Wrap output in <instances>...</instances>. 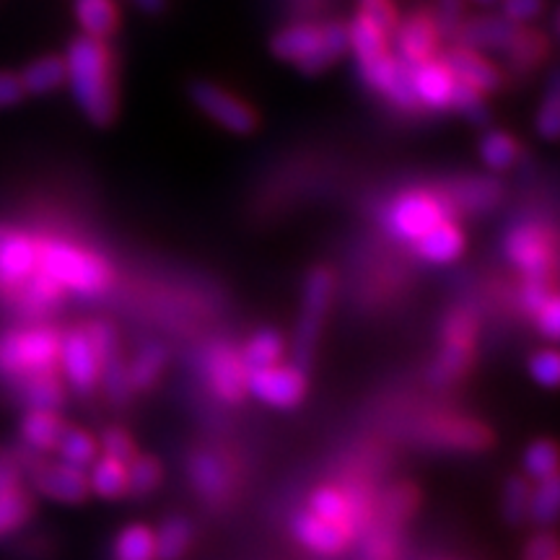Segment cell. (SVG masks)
Masks as SVG:
<instances>
[{
  "label": "cell",
  "mask_w": 560,
  "mask_h": 560,
  "mask_svg": "<svg viewBox=\"0 0 560 560\" xmlns=\"http://www.w3.org/2000/svg\"><path fill=\"white\" fill-rule=\"evenodd\" d=\"M66 81L91 122H112L117 109L115 81H112L109 52L102 39L81 37L70 42L66 55Z\"/></svg>",
  "instance_id": "6da1fadb"
},
{
  "label": "cell",
  "mask_w": 560,
  "mask_h": 560,
  "mask_svg": "<svg viewBox=\"0 0 560 560\" xmlns=\"http://www.w3.org/2000/svg\"><path fill=\"white\" fill-rule=\"evenodd\" d=\"M37 268L45 272L47 278L55 280L60 289L86 293V296L102 293L109 285L107 265H104L100 257L70 247V244H37Z\"/></svg>",
  "instance_id": "7a4b0ae2"
},
{
  "label": "cell",
  "mask_w": 560,
  "mask_h": 560,
  "mask_svg": "<svg viewBox=\"0 0 560 560\" xmlns=\"http://www.w3.org/2000/svg\"><path fill=\"white\" fill-rule=\"evenodd\" d=\"M60 355V335L37 327V330H11L0 335V376L21 382L26 376L55 371Z\"/></svg>",
  "instance_id": "3957f363"
},
{
  "label": "cell",
  "mask_w": 560,
  "mask_h": 560,
  "mask_svg": "<svg viewBox=\"0 0 560 560\" xmlns=\"http://www.w3.org/2000/svg\"><path fill=\"white\" fill-rule=\"evenodd\" d=\"M332 272L327 268H317L306 276L296 335H293V361H296V369L301 371L312 366L314 353H317L322 325H325L327 310H330L332 301Z\"/></svg>",
  "instance_id": "277c9868"
},
{
  "label": "cell",
  "mask_w": 560,
  "mask_h": 560,
  "mask_svg": "<svg viewBox=\"0 0 560 560\" xmlns=\"http://www.w3.org/2000/svg\"><path fill=\"white\" fill-rule=\"evenodd\" d=\"M472 330H475V322L462 312L454 314V317H450V322H446L444 348H441V355L431 366L433 384L446 387V384H452L457 376H462V371L470 366Z\"/></svg>",
  "instance_id": "5b68a950"
},
{
  "label": "cell",
  "mask_w": 560,
  "mask_h": 560,
  "mask_svg": "<svg viewBox=\"0 0 560 560\" xmlns=\"http://www.w3.org/2000/svg\"><path fill=\"white\" fill-rule=\"evenodd\" d=\"M247 389L272 408H296L306 395V376L296 366L257 369L247 374Z\"/></svg>",
  "instance_id": "8992f818"
},
{
  "label": "cell",
  "mask_w": 560,
  "mask_h": 560,
  "mask_svg": "<svg viewBox=\"0 0 560 560\" xmlns=\"http://www.w3.org/2000/svg\"><path fill=\"white\" fill-rule=\"evenodd\" d=\"M506 257L520 268L527 280H550L552 247L542 229L537 226H516L506 236Z\"/></svg>",
  "instance_id": "52a82bcc"
},
{
  "label": "cell",
  "mask_w": 560,
  "mask_h": 560,
  "mask_svg": "<svg viewBox=\"0 0 560 560\" xmlns=\"http://www.w3.org/2000/svg\"><path fill=\"white\" fill-rule=\"evenodd\" d=\"M192 100L208 117H213L221 128H226L231 132L247 136V132L257 128L255 112H252L242 100H236L234 94L215 86V83H195Z\"/></svg>",
  "instance_id": "ba28073f"
},
{
  "label": "cell",
  "mask_w": 560,
  "mask_h": 560,
  "mask_svg": "<svg viewBox=\"0 0 560 560\" xmlns=\"http://www.w3.org/2000/svg\"><path fill=\"white\" fill-rule=\"evenodd\" d=\"M37 270V244L9 226H0V296H9Z\"/></svg>",
  "instance_id": "9c48e42d"
},
{
  "label": "cell",
  "mask_w": 560,
  "mask_h": 560,
  "mask_svg": "<svg viewBox=\"0 0 560 560\" xmlns=\"http://www.w3.org/2000/svg\"><path fill=\"white\" fill-rule=\"evenodd\" d=\"M450 210L444 202L431 200L429 195H405L389 208V229L405 240H420L425 231L446 219Z\"/></svg>",
  "instance_id": "30bf717a"
},
{
  "label": "cell",
  "mask_w": 560,
  "mask_h": 560,
  "mask_svg": "<svg viewBox=\"0 0 560 560\" xmlns=\"http://www.w3.org/2000/svg\"><path fill=\"white\" fill-rule=\"evenodd\" d=\"M32 486L37 493L60 503H81L89 495V478L81 467L66 465H45L37 462L32 467Z\"/></svg>",
  "instance_id": "8fae6325"
},
{
  "label": "cell",
  "mask_w": 560,
  "mask_h": 560,
  "mask_svg": "<svg viewBox=\"0 0 560 560\" xmlns=\"http://www.w3.org/2000/svg\"><path fill=\"white\" fill-rule=\"evenodd\" d=\"M60 363L66 371V380L73 384L75 392L81 395H91L100 382V359H96L94 348L89 346L86 335L81 332H68L66 338H60Z\"/></svg>",
  "instance_id": "7c38bea8"
},
{
  "label": "cell",
  "mask_w": 560,
  "mask_h": 560,
  "mask_svg": "<svg viewBox=\"0 0 560 560\" xmlns=\"http://www.w3.org/2000/svg\"><path fill=\"white\" fill-rule=\"evenodd\" d=\"M291 529L301 545L322 556H335L348 545V529L340 524H332L312 511H299L291 520Z\"/></svg>",
  "instance_id": "4fadbf2b"
},
{
  "label": "cell",
  "mask_w": 560,
  "mask_h": 560,
  "mask_svg": "<svg viewBox=\"0 0 560 560\" xmlns=\"http://www.w3.org/2000/svg\"><path fill=\"white\" fill-rule=\"evenodd\" d=\"M397 58L418 66L429 60L439 45V32L433 26V19L425 13L410 16L402 26H397Z\"/></svg>",
  "instance_id": "5bb4252c"
},
{
  "label": "cell",
  "mask_w": 560,
  "mask_h": 560,
  "mask_svg": "<svg viewBox=\"0 0 560 560\" xmlns=\"http://www.w3.org/2000/svg\"><path fill=\"white\" fill-rule=\"evenodd\" d=\"M208 376L213 389L223 400L240 402L247 392V371L242 366V359L231 353V348H213L208 353Z\"/></svg>",
  "instance_id": "9a60e30c"
},
{
  "label": "cell",
  "mask_w": 560,
  "mask_h": 560,
  "mask_svg": "<svg viewBox=\"0 0 560 560\" xmlns=\"http://www.w3.org/2000/svg\"><path fill=\"white\" fill-rule=\"evenodd\" d=\"M446 70L452 73L454 81L467 83V86L478 89L480 94L486 91H495L501 86L499 70L490 66L488 60H482L475 50H467V47H457L444 58Z\"/></svg>",
  "instance_id": "2e32d148"
},
{
  "label": "cell",
  "mask_w": 560,
  "mask_h": 560,
  "mask_svg": "<svg viewBox=\"0 0 560 560\" xmlns=\"http://www.w3.org/2000/svg\"><path fill=\"white\" fill-rule=\"evenodd\" d=\"M454 79L446 70L444 62L439 60H423L418 66H412V89H416L418 102H423L431 109H446L450 107V94H452Z\"/></svg>",
  "instance_id": "e0dca14e"
},
{
  "label": "cell",
  "mask_w": 560,
  "mask_h": 560,
  "mask_svg": "<svg viewBox=\"0 0 560 560\" xmlns=\"http://www.w3.org/2000/svg\"><path fill=\"white\" fill-rule=\"evenodd\" d=\"M514 34L516 24L509 19H475L462 24L454 37L467 50H506Z\"/></svg>",
  "instance_id": "ac0fdd59"
},
{
  "label": "cell",
  "mask_w": 560,
  "mask_h": 560,
  "mask_svg": "<svg viewBox=\"0 0 560 560\" xmlns=\"http://www.w3.org/2000/svg\"><path fill=\"white\" fill-rule=\"evenodd\" d=\"M68 425L55 410H30L21 420V441L34 452H50L60 444Z\"/></svg>",
  "instance_id": "d6986e66"
},
{
  "label": "cell",
  "mask_w": 560,
  "mask_h": 560,
  "mask_svg": "<svg viewBox=\"0 0 560 560\" xmlns=\"http://www.w3.org/2000/svg\"><path fill=\"white\" fill-rule=\"evenodd\" d=\"M429 439L441 446H454V450H486L490 446V431L480 423L470 420H444V423H433L429 429Z\"/></svg>",
  "instance_id": "ffe728a7"
},
{
  "label": "cell",
  "mask_w": 560,
  "mask_h": 560,
  "mask_svg": "<svg viewBox=\"0 0 560 560\" xmlns=\"http://www.w3.org/2000/svg\"><path fill=\"white\" fill-rule=\"evenodd\" d=\"M418 247H420V255L425 257V260L431 262H452L457 260L462 255V249H465V236H462V231L454 226L450 221H439L436 226L425 231L423 236L418 240Z\"/></svg>",
  "instance_id": "44dd1931"
},
{
  "label": "cell",
  "mask_w": 560,
  "mask_h": 560,
  "mask_svg": "<svg viewBox=\"0 0 560 560\" xmlns=\"http://www.w3.org/2000/svg\"><path fill=\"white\" fill-rule=\"evenodd\" d=\"M348 30L340 24H330L325 30H319L317 47L306 55L304 60H299V68L304 73H322L325 68H330L342 52L348 50Z\"/></svg>",
  "instance_id": "7402d4cb"
},
{
  "label": "cell",
  "mask_w": 560,
  "mask_h": 560,
  "mask_svg": "<svg viewBox=\"0 0 560 560\" xmlns=\"http://www.w3.org/2000/svg\"><path fill=\"white\" fill-rule=\"evenodd\" d=\"M19 79L26 94H50L66 83V60L47 55V58L30 62Z\"/></svg>",
  "instance_id": "603a6c76"
},
{
  "label": "cell",
  "mask_w": 560,
  "mask_h": 560,
  "mask_svg": "<svg viewBox=\"0 0 560 560\" xmlns=\"http://www.w3.org/2000/svg\"><path fill=\"white\" fill-rule=\"evenodd\" d=\"M21 400L30 405V410H58L62 402V384L55 371L47 374H34L16 382Z\"/></svg>",
  "instance_id": "cb8c5ba5"
},
{
  "label": "cell",
  "mask_w": 560,
  "mask_h": 560,
  "mask_svg": "<svg viewBox=\"0 0 560 560\" xmlns=\"http://www.w3.org/2000/svg\"><path fill=\"white\" fill-rule=\"evenodd\" d=\"M75 16L86 37L104 42L117 30V9L112 0H75Z\"/></svg>",
  "instance_id": "d4e9b609"
},
{
  "label": "cell",
  "mask_w": 560,
  "mask_h": 560,
  "mask_svg": "<svg viewBox=\"0 0 560 560\" xmlns=\"http://www.w3.org/2000/svg\"><path fill=\"white\" fill-rule=\"evenodd\" d=\"M317 42H319L317 26L296 24V26H289V30L276 34V39H272V52L283 60L299 62V60H304L306 55L314 50V47H317Z\"/></svg>",
  "instance_id": "484cf974"
},
{
  "label": "cell",
  "mask_w": 560,
  "mask_h": 560,
  "mask_svg": "<svg viewBox=\"0 0 560 560\" xmlns=\"http://www.w3.org/2000/svg\"><path fill=\"white\" fill-rule=\"evenodd\" d=\"M501 198V185L488 177H470L457 182V187L452 190V200L459 208L478 213V210H488L495 200Z\"/></svg>",
  "instance_id": "4316f807"
},
{
  "label": "cell",
  "mask_w": 560,
  "mask_h": 560,
  "mask_svg": "<svg viewBox=\"0 0 560 560\" xmlns=\"http://www.w3.org/2000/svg\"><path fill=\"white\" fill-rule=\"evenodd\" d=\"M192 527L182 516H172L164 522L156 535H153V548H156V560H179L185 550L190 548Z\"/></svg>",
  "instance_id": "83f0119b"
},
{
  "label": "cell",
  "mask_w": 560,
  "mask_h": 560,
  "mask_svg": "<svg viewBox=\"0 0 560 560\" xmlns=\"http://www.w3.org/2000/svg\"><path fill=\"white\" fill-rule=\"evenodd\" d=\"M34 503L30 499V493L24 490L11 488V490H0V540L13 535V532L24 527L26 522L32 520Z\"/></svg>",
  "instance_id": "f1b7e54d"
},
{
  "label": "cell",
  "mask_w": 560,
  "mask_h": 560,
  "mask_svg": "<svg viewBox=\"0 0 560 560\" xmlns=\"http://www.w3.org/2000/svg\"><path fill=\"white\" fill-rule=\"evenodd\" d=\"M283 355V338L276 330H260L247 342L242 353V366L244 371H257V369H268L276 366Z\"/></svg>",
  "instance_id": "f546056e"
},
{
  "label": "cell",
  "mask_w": 560,
  "mask_h": 560,
  "mask_svg": "<svg viewBox=\"0 0 560 560\" xmlns=\"http://www.w3.org/2000/svg\"><path fill=\"white\" fill-rule=\"evenodd\" d=\"M161 482V465L151 454H136L128 462V470H125V493L143 499L151 495Z\"/></svg>",
  "instance_id": "4dcf8cb0"
},
{
  "label": "cell",
  "mask_w": 560,
  "mask_h": 560,
  "mask_svg": "<svg viewBox=\"0 0 560 560\" xmlns=\"http://www.w3.org/2000/svg\"><path fill=\"white\" fill-rule=\"evenodd\" d=\"M190 478L198 493L206 499H219L226 490V470L213 454H195L190 459Z\"/></svg>",
  "instance_id": "1f68e13d"
},
{
  "label": "cell",
  "mask_w": 560,
  "mask_h": 560,
  "mask_svg": "<svg viewBox=\"0 0 560 560\" xmlns=\"http://www.w3.org/2000/svg\"><path fill=\"white\" fill-rule=\"evenodd\" d=\"M164 363H166V348L159 346V342H149V346H145L136 355V361H132L130 369H128L130 389L153 387V382L159 380Z\"/></svg>",
  "instance_id": "d6a6232c"
},
{
  "label": "cell",
  "mask_w": 560,
  "mask_h": 560,
  "mask_svg": "<svg viewBox=\"0 0 560 560\" xmlns=\"http://www.w3.org/2000/svg\"><path fill=\"white\" fill-rule=\"evenodd\" d=\"M558 503H560V480L558 475H550V478L540 480L537 490H532L529 493L527 516L535 524H540V527H548V524L556 522Z\"/></svg>",
  "instance_id": "836d02e7"
},
{
  "label": "cell",
  "mask_w": 560,
  "mask_h": 560,
  "mask_svg": "<svg viewBox=\"0 0 560 560\" xmlns=\"http://www.w3.org/2000/svg\"><path fill=\"white\" fill-rule=\"evenodd\" d=\"M115 560H156L153 532L140 527V524L122 529L115 542Z\"/></svg>",
  "instance_id": "e575fe53"
},
{
  "label": "cell",
  "mask_w": 560,
  "mask_h": 560,
  "mask_svg": "<svg viewBox=\"0 0 560 560\" xmlns=\"http://www.w3.org/2000/svg\"><path fill=\"white\" fill-rule=\"evenodd\" d=\"M89 490L100 493L102 499H117L125 493V465L117 459L104 457L94 465L89 478Z\"/></svg>",
  "instance_id": "d590c367"
},
{
  "label": "cell",
  "mask_w": 560,
  "mask_h": 560,
  "mask_svg": "<svg viewBox=\"0 0 560 560\" xmlns=\"http://www.w3.org/2000/svg\"><path fill=\"white\" fill-rule=\"evenodd\" d=\"M55 450L60 452V457L66 465H73V467H86L94 462L96 457V441L91 433L81 431V429H66V433H62L60 444L55 446Z\"/></svg>",
  "instance_id": "8d00e7d4"
},
{
  "label": "cell",
  "mask_w": 560,
  "mask_h": 560,
  "mask_svg": "<svg viewBox=\"0 0 560 560\" xmlns=\"http://www.w3.org/2000/svg\"><path fill=\"white\" fill-rule=\"evenodd\" d=\"M516 153H520L516 140L501 130H490L488 136L480 140V156L490 170H509L516 161Z\"/></svg>",
  "instance_id": "74e56055"
},
{
  "label": "cell",
  "mask_w": 560,
  "mask_h": 560,
  "mask_svg": "<svg viewBox=\"0 0 560 560\" xmlns=\"http://www.w3.org/2000/svg\"><path fill=\"white\" fill-rule=\"evenodd\" d=\"M529 493L532 490L527 486V480L520 478V475H511L506 486H503L501 511H503V520H506V524H511V527H516V524L527 520Z\"/></svg>",
  "instance_id": "f35d334b"
},
{
  "label": "cell",
  "mask_w": 560,
  "mask_h": 560,
  "mask_svg": "<svg viewBox=\"0 0 560 560\" xmlns=\"http://www.w3.org/2000/svg\"><path fill=\"white\" fill-rule=\"evenodd\" d=\"M384 39H387V37L376 32L374 26H369L363 19L353 21V26L348 30V45L353 47V52H355V58H359V62L374 60V58H380V55L387 52V47H384Z\"/></svg>",
  "instance_id": "ab89813d"
},
{
  "label": "cell",
  "mask_w": 560,
  "mask_h": 560,
  "mask_svg": "<svg viewBox=\"0 0 560 560\" xmlns=\"http://www.w3.org/2000/svg\"><path fill=\"white\" fill-rule=\"evenodd\" d=\"M100 380L104 382V392L109 395L112 402H125L130 395V380L128 369L120 359V350L100 361Z\"/></svg>",
  "instance_id": "60d3db41"
},
{
  "label": "cell",
  "mask_w": 560,
  "mask_h": 560,
  "mask_svg": "<svg viewBox=\"0 0 560 560\" xmlns=\"http://www.w3.org/2000/svg\"><path fill=\"white\" fill-rule=\"evenodd\" d=\"M450 107L459 109L467 120H470L472 125H480V128L490 122V112L486 104H482V94L478 89L467 86V83L454 81L452 94H450Z\"/></svg>",
  "instance_id": "b9f144b4"
},
{
  "label": "cell",
  "mask_w": 560,
  "mask_h": 560,
  "mask_svg": "<svg viewBox=\"0 0 560 560\" xmlns=\"http://www.w3.org/2000/svg\"><path fill=\"white\" fill-rule=\"evenodd\" d=\"M310 511H312V514L322 516V520H327V522H332V524H340V527H346L348 516H350L348 501L342 499L338 490H332V488L314 490L312 501H310Z\"/></svg>",
  "instance_id": "7bdbcfd3"
},
{
  "label": "cell",
  "mask_w": 560,
  "mask_h": 560,
  "mask_svg": "<svg viewBox=\"0 0 560 560\" xmlns=\"http://www.w3.org/2000/svg\"><path fill=\"white\" fill-rule=\"evenodd\" d=\"M524 470H527L535 480H545L550 478V475H556L558 470L556 444L548 439L535 441V444L527 450V454H524Z\"/></svg>",
  "instance_id": "ee69618b"
},
{
  "label": "cell",
  "mask_w": 560,
  "mask_h": 560,
  "mask_svg": "<svg viewBox=\"0 0 560 560\" xmlns=\"http://www.w3.org/2000/svg\"><path fill=\"white\" fill-rule=\"evenodd\" d=\"M361 19L384 37L397 30V11L389 0H361Z\"/></svg>",
  "instance_id": "f6af8a7d"
},
{
  "label": "cell",
  "mask_w": 560,
  "mask_h": 560,
  "mask_svg": "<svg viewBox=\"0 0 560 560\" xmlns=\"http://www.w3.org/2000/svg\"><path fill=\"white\" fill-rule=\"evenodd\" d=\"M395 58H397V55H395ZM384 94H387L395 104H400V107H416L418 96H416V89H412V66H410V62L397 58L395 75H392L389 86H387V91H384Z\"/></svg>",
  "instance_id": "bcb514c9"
},
{
  "label": "cell",
  "mask_w": 560,
  "mask_h": 560,
  "mask_svg": "<svg viewBox=\"0 0 560 560\" xmlns=\"http://www.w3.org/2000/svg\"><path fill=\"white\" fill-rule=\"evenodd\" d=\"M506 52L511 55V60L516 62V66H532V62H537L545 55V39L540 37V34L535 32H522L516 30L514 39L509 42Z\"/></svg>",
  "instance_id": "7dc6e473"
},
{
  "label": "cell",
  "mask_w": 560,
  "mask_h": 560,
  "mask_svg": "<svg viewBox=\"0 0 560 560\" xmlns=\"http://www.w3.org/2000/svg\"><path fill=\"white\" fill-rule=\"evenodd\" d=\"M359 66H361L363 81H366L369 86H374V89H380V91H387L392 75H395L397 58H395V55L384 52V55H380V58H374V60L359 62Z\"/></svg>",
  "instance_id": "c3c4849f"
},
{
  "label": "cell",
  "mask_w": 560,
  "mask_h": 560,
  "mask_svg": "<svg viewBox=\"0 0 560 560\" xmlns=\"http://www.w3.org/2000/svg\"><path fill=\"white\" fill-rule=\"evenodd\" d=\"M529 374H532V380H535L537 384H542V387H556L560 380V361H558L556 350L548 348V350H540V353L532 355Z\"/></svg>",
  "instance_id": "681fc988"
},
{
  "label": "cell",
  "mask_w": 560,
  "mask_h": 560,
  "mask_svg": "<svg viewBox=\"0 0 560 560\" xmlns=\"http://www.w3.org/2000/svg\"><path fill=\"white\" fill-rule=\"evenodd\" d=\"M418 506V490L412 486H397L389 490L387 499H384V514L389 520H405V516L412 514V509Z\"/></svg>",
  "instance_id": "f907efd6"
},
{
  "label": "cell",
  "mask_w": 560,
  "mask_h": 560,
  "mask_svg": "<svg viewBox=\"0 0 560 560\" xmlns=\"http://www.w3.org/2000/svg\"><path fill=\"white\" fill-rule=\"evenodd\" d=\"M83 335H86L89 346L94 348L96 359L100 361H104L112 353H117V332L115 327L107 325V322H91Z\"/></svg>",
  "instance_id": "816d5d0a"
},
{
  "label": "cell",
  "mask_w": 560,
  "mask_h": 560,
  "mask_svg": "<svg viewBox=\"0 0 560 560\" xmlns=\"http://www.w3.org/2000/svg\"><path fill=\"white\" fill-rule=\"evenodd\" d=\"M558 130H560L558 83H556V79H552L548 96H545V102H542V107H540V115H537V132H540L542 138L556 140L558 138Z\"/></svg>",
  "instance_id": "f5cc1de1"
},
{
  "label": "cell",
  "mask_w": 560,
  "mask_h": 560,
  "mask_svg": "<svg viewBox=\"0 0 560 560\" xmlns=\"http://www.w3.org/2000/svg\"><path fill=\"white\" fill-rule=\"evenodd\" d=\"M102 450H104V457L122 462V465H128V462L136 457V446H132V439L128 436V431H122V429H107V431H104Z\"/></svg>",
  "instance_id": "db71d44e"
},
{
  "label": "cell",
  "mask_w": 560,
  "mask_h": 560,
  "mask_svg": "<svg viewBox=\"0 0 560 560\" xmlns=\"http://www.w3.org/2000/svg\"><path fill=\"white\" fill-rule=\"evenodd\" d=\"M459 16H462V3L459 0H439L436 19H433V26H436L439 34H446V37H454L459 30Z\"/></svg>",
  "instance_id": "11a10c76"
},
{
  "label": "cell",
  "mask_w": 560,
  "mask_h": 560,
  "mask_svg": "<svg viewBox=\"0 0 560 560\" xmlns=\"http://www.w3.org/2000/svg\"><path fill=\"white\" fill-rule=\"evenodd\" d=\"M537 325H540L545 338L558 340V335H560V301L556 296H550L540 306V310H537Z\"/></svg>",
  "instance_id": "9f6ffc18"
},
{
  "label": "cell",
  "mask_w": 560,
  "mask_h": 560,
  "mask_svg": "<svg viewBox=\"0 0 560 560\" xmlns=\"http://www.w3.org/2000/svg\"><path fill=\"white\" fill-rule=\"evenodd\" d=\"M542 5V0H503V19H509L511 24H520V21L540 16Z\"/></svg>",
  "instance_id": "6f0895ef"
},
{
  "label": "cell",
  "mask_w": 560,
  "mask_h": 560,
  "mask_svg": "<svg viewBox=\"0 0 560 560\" xmlns=\"http://www.w3.org/2000/svg\"><path fill=\"white\" fill-rule=\"evenodd\" d=\"M24 86H21V79L16 73H9V70H0V109L16 107V104L24 100Z\"/></svg>",
  "instance_id": "680465c9"
},
{
  "label": "cell",
  "mask_w": 560,
  "mask_h": 560,
  "mask_svg": "<svg viewBox=\"0 0 560 560\" xmlns=\"http://www.w3.org/2000/svg\"><path fill=\"white\" fill-rule=\"evenodd\" d=\"M524 560H558V542L552 535L535 537L524 550Z\"/></svg>",
  "instance_id": "91938a15"
},
{
  "label": "cell",
  "mask_w": 560,
  "mask_h": 560,
  "mask_svg": "<svg viewBox=\"0 0 560 560\" xmlns=\"http://www.w3.org/2000/svg\"><path fill=\"white\" fill-rule=\"evenodd\" d=\"M132 3H136L143 13H159L164 11L166 0H132Z\"/></svg>",
  "instance_id": "94428289"
},
{
  "label": "cell",
  "mask_w": 560,
  "mask_h": 560,
  "mask_svg": "<svg viewBox=\"0 0 560 560\" xmlns=\"http://www.w3.org/2000/svg\"><path fill=\"white\" fill-rule=\"evenodd\" d=\"M478 3H493V0H478Z\"/></svg>",
  "instance_id": "6125c7cd"
}]
</instances>
